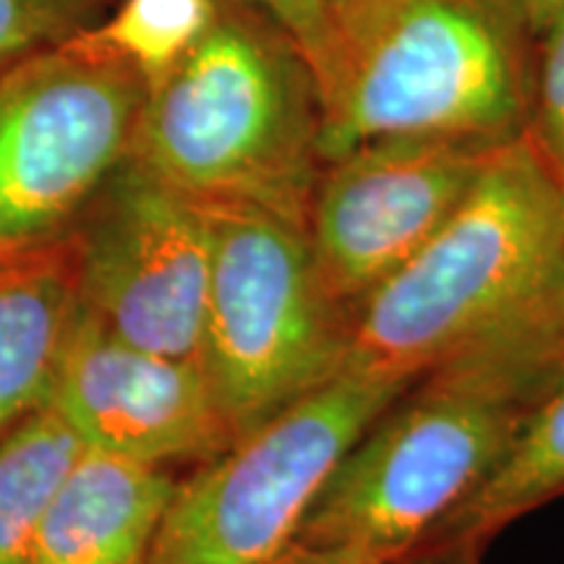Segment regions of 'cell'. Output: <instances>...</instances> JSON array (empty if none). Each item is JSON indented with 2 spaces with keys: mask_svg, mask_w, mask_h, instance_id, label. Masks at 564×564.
I'll return each instance as SVG.
<instances>
[{
  "mask_svg": "<svg viewBox=\"0 0 564 564\" xmlns=\"http://www.w3.org/2000/svg\"><path fill=\"white\" fill-rule=\"evenodd\" d=\"M204 207L215 262L199 364L238 442L348 366L352 316L324 288L306 230L262 209Z\"/></svg>",
  "mask_w": 564,
  "mask_h": 564,
  "instance_id": "obj_5",
  "label": "cell"
},
{
  "mask_svg": "<svg viewBox=\"0 0 564 564\" xmlns=\"http://www.w3.org/2000/svg\"><path fill=\"white\" fill-rule=\"evenodd\" d=\"M554 384L481 340L421 373L337 463L295 546L358 564L408 560Z\"/></svg>",
  "mask_w": 564,
  "mask_h": 564,
  "instance_id": "obj_2",
  "label": "cell"
},
{
  "mask_svg": "<svg viewBox=\"0 0 564 564\" xmlns=\"http://www.w3.org/2000/svg\"><path fill=\"white\" fill-rule=\"evenodd\" d=\"M97 0H0V70L82 32Z\"/></svg>",
  "mask_w": 564,
  "mask_h": 564,
  "instance_id": "obj_16",
  "label": "cell"
},
{
  "mask_svg": "<svg viewBox=\"0 0 564 564\" xmlns=\"http://www.w3.org/2000/svg\"><path fill=\"white\" fill-rule=\"evenodd\" d=\"M282 564H358L348 560V556L337 552H322V549H301L295 546L293 554Z\"/></svg>",
  "mask_w": 564,
  "mask_h": 564,
  "instance_id": "obj_21",
  "label": "cell"
},
{
  "mask_svg": "<svg viewBox=\"0 0 564 564\" xmlns=\"http://www.w3.org/2000/svg\"><path fill=\"white\" fill-rule=\"evenodd\" d=\"M262 21L217 9L192 51L147 82L126 165L199 204L306 230L324 173L319 95L293 42Z\"/></svg>",
  "mask_w": 564,
  "mask_h": 564,
  "instance_id": "obj_1",
  "label": "cell"
},
{
  "mask_svg": "<svg viewBox=\"0 0 564 564\" xmlns=\"http://www.w3.org/2000/svg\"><path fill=\"white\" fill-rule=\"evenodd\" d=\"M144 91L87 30L0 70V243L40 246L123 167Z\"/></svg>",
  "mask_w": 564,
  "mask_h": 564,
  "instance_id": "obj_7",
  "label": "cell"
},
{
  "mask_svg": "<svg viewBox=\"0 0 564 564\" xmlns=\"http://www.w3.org/2000/svg\"><path fill=\"white\" fill-rule=\"evenodd\" d=\"M497 350L507 352L518 364L546 373L552 379L564 377V272L552 288L535 299L525 312L505 322L494 333L481 337Z\"/></svg>",
  "mask_w": 564,
  "mask_h": 564,
  "instance_id": "obj_17",
  "label": "cell"
},
{
  "mask_svg": "<svg viewBox=\"0 0 564 564\" xmlns=\"http://www.w3.org/2000/svg\"><path fill=\"white\" fill-rule=\"evenodd\" d=\"M390 564H484V556L460 554V556H449V560H400Z\"/></svg>",
  "mask_w": 564,
  "mask_h": 564,
  "instance_id": "obj_22",
  "label": "cell"
},
{
  "mask_svg": "<svg viewBox=\"0 0 564 564\" xmlns=\"http://www.w3.org/2000/svg\"><path fill=\"white\" fill-rule=\"evenodd\" d=\"M84 453L87 444L51 405L0 436V564H32L42 520Z\"/></svg>",
  "mask_w": 564,
  "mask_h": 564,
  "instance_id": "obj_14",
  "label": "cell"
},
{
  "mask_svg": "<svg viewBox=\"0 0 564 564\" xmlns=\"http://www.w3.org/2000/svg\"><path fill=\"white\" fill-rule=\"evenodd\" d=\"M358 0H329V6H333V11H335V17L337 13H343L345 9H350V6H356Z\"/></svg>",
  "mask_w": 564,
  "mask_h": 564,
  "instance_id": "obj_24",
  "label": "cell"
},
{
  "mask_svg": "<svg viewBox=\"0 0 564 564\" xmlns=\"http://www.w3.org/2000/svg\"><path fill=\"white\" fill-rule=\"evenodd\" d=\"M40 246H21V243H0V264L13 262V259L26 257V253L37 251Z\"/></svg>",
  "mask_w": 564,
  "mask_h": 564,
  "instance_id": "obj_23",
  "label": "cell"
},
{
  "mask_svg": "<svg viewBox=\"0 0 564 564\" xmlns=\"http://www.w3.org/2000/svg\"><path fill=\"white\" fill-rule=\"evenodd\" d=\"M259 17L285 34L303 55L312 76L327 68L337 47V17L329 0H246Z\"/></svg>",
  "mask_w": 564,
  "mask_h": 564,
  "instance_id": "obj_19",
  "label": "cell"
},
{
  "mask_svg": "<svg viewBox=\"0 0 564 564\" xmlns=\"http://www.w3.org/2000/svg\"><path fill=\"white\" fill-rule=\"evenodd\" d=\"M564 494V377L531 408L502 460L408 560L484 556L499 533Z\"/></svg>",
  "mask_w": 564,
  "mask_h": 564,
  "instance_id": "obj_13",
  "label": "cell"
},
{
  "mask_svg": "<svg viewBox=\"0 0 564 564\" xmlns=\"http://www.w3.org/2000/svg\"><path fill=\"white\" fill-rule=\"evenodd\" d=\"M217 9L215 0H121L108 24L87 34L152 82L192 51Z\"/></svg>",
  "mask_w": 564,
  "mask_h": 564,
  "instance_id": "obj_15",
  "label": "cell"
},
{
  "mask_svg": "<svg viewBox=\"0 0 564 564\" xmlns=\"http://www.w3.org/2000/svg\"><path fill=\"white\" fill-rule=\"evenodd\" d=\"M502 144L379 139L324 165L306 236L324 288L345 312L356 316L432 241Z\"/></svg>",
  "mask_w": 564,
  "mask_h": 564,
  "instance_id": "obj_8",
  "label": "cell"
},
{
  "mask_svg": "<svg viewBox=\"0 0 564 564\" xmlns=\"http://www.w3.org/2000/svg\"><path fill=\"white\" fill-rule=\"evenodd\" d=\"M525 26L535 34H544L549 24L564 11V0H518Z\"/></svg>",
  "mask_w": 564,
  "mask_h": 564,
  "instance_id": "obj_20",
  "label": "cell"
},
{
  "mask_svg": "<svg viewBox=\"0 0 564 564\" xmlns=\"http://www.w3.org/2000/svg\"><path fill=\"white\" fill-rule=\"evenodd\" d=\"M564 272V194L528 131L491 154L474 192L352 316L350 361L419 379L525 312Z\"/></svg>",
  "mask_w": 564,
  "mask_h": 564,
  "instance_id": "obj_4",
  "label": "cell"
},
{
  "mask_svg": "<svg viewBox=\"0 0 564 564\" xmlns=\"http://www.w3.org/2000/svg\"><path fill=\"white\" fill-rule=\"evenodd\" d=\"M544 37L525 131L564 194V11L549 24Z\"/></svg>",
  "mask_w": 564,
  "mask_h": 564,
  "instance_id": "obj_18",
  "label": "cell"
},
{
  "mask_svg": "<svg viewBox=\"0 0 564 564\" xmlns=\"http://www.w3.org/2000/svg\"><path fill=\"white\" fill-rule=\"evenodd\" d=\"M47 405L87 449L158 468L207 463L232 444L199 361L137 348L84 308Z\"/></svg>",
  "mask_w": 564,
  "mask_h": 564,
  "instance_id": "obj_10",
  "label": "cell"
},
{
  "mask_svg": "<svg viewBox=\"0 0 564 564\" xmlns=\"http://www.w3.org/2000/svg\"><path fill=\"white\" fill-rule=\"evenodd\" d=\"M79 253L82 308L150 352L199 361L215 262L209 209L123 162Z\"/></svg>",
  "mask_w": 564,
  "mask_h": 564,
  "instance_id": "obj_9",
  "label": "cell"
},
{
  "mask_svg": "<svg viewBox=\"0 0 564 564\" xmlns=\"http://www.w3.org/2000/svg\"><path fill=\"white\" fill-rule=\"evenodd\" d=\"M82 319L76 274L47 251L0 264V436L47 405Z\"/></svg>",
  "mask_w": 564,
  "mask_h": 564,
  "instance_id": "obj_12",
  "label": "cell"
},
{
  "mask_svg": "<svg viewBox=\"0 0 564 564\" xmlns=\"http://www.w3.org/2000/svg\"><path fill=\"white\" fill-rule=\"evenodd\" d=\"M173 491L158 465L87 449L42 520L32 564H144Z\"/></svg>",
  "mask_w": 564,
  "mask_h": 564,
  "instance_id": "obj_11",
  "label": "cell"
},
{
  "mask_svg": "<svg viewBox=\"0 0 564 564\" xmlns=\"http://www.w3.org/2000/svg\"><path fill=\"white\" fill-rule=\"evenodd\" d=\"M6 264H9V262H6Z\"/></svg>",
  "mask_w": 564,
  "mask_h": 564,
  "instance_id": "obj_25",
  "label": "cell"
},
{
  "mask_svg": "<svg viewBox=\"0 0 564 564\" xmlns=\"http://www.w3.org/2000/svg\"><path fill=\"white\" fill-rule=\"evenodd\" d=\"M348 364L175 484L144 564H282L337 463L411 387Z\"/></svg>",
  "mask_w": 564,
  "mask_h": 564,
  "instance_id": "obj_6",
  "label": "cell"
},
{
  "mask_svg": "<svg viewBox=\"0 0 564 564\" xmlns=\"http://www.w3.org/2000/svg\"><path fill=\"white\" fill-rule=\"evenodd\" d=\"M507 0H358L316 76L324 165L379 139L502 144L528 129L533 82Z\"/></svg>",
  "mask_w": 564,
  "mask_h": 564,
  "instance_id": "obj_3",
  "label": "cell"
}]
</instances>
